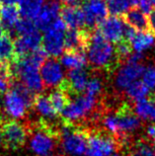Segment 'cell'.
<instances>
[{
	"label": "cell",
	"instance_id": "obj_1",
	"mask_svg": "<svg viewBox=\"0 0 155 156\" xmlns=\"http://www.w3.org/2000/svg\"><path fill=\"white\" fill-rule=\"evenodd\" d=\"M86 55L90 68L107 76L112 75L123 64L117 55L115 44L106 40L98 30L91 34L86 47Z\"/></svg>",
	"mask_w": 155,
	"mask_h": 156
},
{
	"label": "cell",
	"instance_id": "obj_2",
	"mask_svg": "<svg viewBox=\"0 0 155 156\" xmlns=\"http://www.w3.org/2000/svg\"><path fill=\"white\" fill-rule=\"evenodd\" d=\"M60 121L50 122L42 119L28 126L30 136V146L36 156H55L60 146L62 133Z\"/></svg>",
	"mask_w": 155,
	"mask_h": 156
},
{
	"label": "cell",
	"instance_id": "obj_3",
	"mask_svg": "<svg viewBox=\"0 0 155 156\" xmlns=\"http://www.w3.org/2000/svg\"><path fill=\"white\" fill-rule=\"evenodd\" d=\"M60 146L65 153L72 156H81L86 153L88 146L89 126L73 124L60 117Z\"/></svg>",
	"mask_w": 155,
	"mask_h": 156
},
{
	"label": "cell",
	"instance_id": "obj_4",
	"mask_svg": "<svg viewBox=\"0 0 155 156\" xmlns=\"http://www.w3.org/2000/svg\"><path fill=\"white\" fill-rule=\"evenodd\" d=\"M122 151V144L111 131L101 126H89L87 156H110Z\"/></svg>",
	"mask_w": 155,
	"mask_h": 156
},
{
	"label": "cell",
	"instance_id": "obj_5",
	"mask_svg": "<svg viewBox=\"0 0 155 156\" xmlns=\"http://www.w3.org/2000/svg\"><path fill=\"white\" fill-rule=\"evenodd\" d=\"M40 68L41 65L37 63L30 55L15 60L12 64L15 80L21 82L35 94H40L44 88L39 72Z\"/></svg>",
	"mask_w": 155,
	"mask_h": 156
},
{
	"label": "cell",
	"instance_id": "obj_6",
	"mask_svg": "<svg viewBox=\"0 0 155 156\" xmlns=\"http://www.w3.org/2000/svg\"><path fill=\"white\" fill-rule=\"evenodd\" d=\"M1 138L7 148L18 149L22 147L29 136L28 126L15 120H4L1 122Z\"/></svg>",
	"mask_w": 155,
	"mask_h": 156
},
{
	"label": "cell",
	"instance_id": "obj_7",
	"mask_svg": "<svg viewBox=\"0 0 155 156\" xmlns=\"http://www.w3.org/2000/svg\"><path fill=\"white\" fill-rule=\"evenodd\" d=\"M66 25L60 17L44 32L43 48L51 57H60L64 51V34Z\"/></svg>",
	"mask_w": 155,
	"mask_h": 156
},
{
	"label": "cell",
	"instance_id": "obj_8",
	"mask_svg": "<svg viewBox=\"0 0 155 156\" xmlns=\"http://www.w3.org/2000/svg\"><path fill=\"white\" fill-rule=\"evenodd\" d=\"M84 12L85 30L94 32L98 26L109 17V10L105 0H81Z\"/></svg>",
	"mask_w": 155,
	"mask_h": 156
},
{
	"label": "cell",
	"instance_id": "obj_9",
	"mask_svg": "<svg viewBox=\"0 0 155 156\" xmlns=\"http://www.w3.org/2000/svg\"><path fill=\"white\" fill-rule=\"evenodd\" d=\"M62 63L56 57L47 58L41 66V78L44 88L51 89L62 83L63 78Z\"/></svg>",
	"mask_w": 155,
	"mask_h": 156
},
{
	"label": "cell",
	"instance_id": "obj_10",
	"mask_svg": "<svg viewBox=\"0 0 155 156\" xmlns=\"http://www.w3.org/2000/svg\"><path fill=\"white\" fill-rule=\"evenodd\" d=\"M42 43H43V38L38 29L29 33V34L18 36L14 40L15 60L21 59L23 57L29 55L31 52L42 47L41 46Z\"/></svg>",
	"mask_w": 155,
	"mask_h": 156
},
{
	"label": "cell",
	"instance_id": "obj_11",
	"mask_svg": "<svg viewBox=\"0 0 155 156\" xmlns=\"http://www.w3.org/2000/svg\"><path fill=\"white\" fill-rule=\"evenodd\" d=\"M145 70L142 63H125L117 73L115 85L119 91H125L132 82L143 75Z\"/></svg>",
	"mask_w": 155,
	"mask_h": 156
},
{
	"label": "cell",
	"instance_id": "obj_12",
	"mask_svg": "<svg viewBox=\"0 0 155 156\" xmlns=\"http://www.w3.org/2000/svg\"><path fill=\"white\" fill-rule=\"evenodd\" d=\"M124 24L121 17L111 15L98 26L97 30L106 40L115 44L124 39Z\"/></svg>",
	"mask_w": 155,
	"mask_h": 156
},
{
	"label": "cell",
	"instance_id": "obj_13",
	"mask_svg": "<svg viewBox=\"0 0 155 156\" xmlns=\"http://www.w3.org/2000/svg\"><path fill=\"white\" fill-rule=\"evenodd\" d=\"M60 10H62V3L50 1L44 4L38 17L34 20L36 28L39 31L46 32L60 17Z\"/></svg>",
	"mask_w": 155,
	"mask_h": 156
},
{
	"label": "cell",
	"instance_id": "obj_14",
	"mask_svg": "<svg viewBox=\"0 0 155 156\" xmlns=\"http://www.w3.org/2000/svg\"><path fill=\"white\" fill-rule=\"evenodd\" d=\"M60 19L68 29H85L84 12L81 5L62 4Z\"/></svg>",
	"mask_w": 155,
	"mask_h": 156
},
{
	"label": "cell",
	"instance_id": "obj_15",
	"mask_svg": "<svg viewBox=\"0 0 155 156\" xmlns=\"http://www.w3.org/2000/svg\"><path fill=\"white\" fill-rule=\"evenodd\" d=\"M122 153L124 156H155L153 141L147 136L134 138Z\"/></svg>",
	"mask_w": 155,
	"mask_h": 156
},
{
	"label": "cell",
	"instance_id": "obj_16",
	"mask_svg": "<svg viewBox=\"0 0 155 156\" xmlns=\"http://www.w3.org/2000/svg\"><path fill=\"white\" fill-rule=\"evenodd\" d=\"M33 108L36 110L42 120L50 122H58L60 121V116L52 108L48 96L44 94H38L35 97Z\"/></svg>",
	"mask_w": 155,
	"mask_h": 156
},
{
	"label": "cell",
	"instance_id": "obj_17",
	"mask_svg": "<svg viewBox=\"0 0 155 156\" xmlns=\"http://www.w3.org/2000/svg\"><path fill=\"white\" fill-rule=\"evenodd\" d=\"M120 17L123 19V21L125 23H126L129 26H132V28L136 29V31L151 32L148 16L145 15L144 13H142L137 7H132L129 10H128L125 14L120 16Z\"/></svg>",
	"mask_w": 155,
	"mask_h": 156
},
{
	"label": "cell",
	"instance_id": "obj_18",
	"mask_svg": "<svg viewBox=\"0 0 155 156\" xmlns=\"http://www.w3.org/2000/svg\"><path fill=\"white\" fill-rule=\"evenodd\" d=\"M15 60V44L10 32L6 31L0 38V64L12 65Z\"/></svg>",
	"mask_w": 155,
	"mask_h": 156
},
{
	"label": "cell",
	"instance_id": "obj_19",
	"mask_svg": "<svg viewBox=\"0 0 155 156\" xmlns=\"http://www.w3.org/2000/svg\"><path fill=\"white\" fill-rule=\"evenodd\" d=\"M59 61L68 70L69 69H81L88 66L87 55L86 52L84 51H63L62 56L59 57Z\"/></svg>",
	"mask_w": 155,
	"mask_h": 156
},
{
	"label": "cell",
	"instance_id": "obj_20",
	"mask_svg": "<svg viewBox=\"0 0 155 156\" xmlns=\"http://www.w3.org/2000/svg\"><path fill=\"white\" fill-rule=\"evenodd\" d=\"M20 8L15 4H8L0 8V18L3 23L4 28H7V31L14 30V27L20 20Z\"/></svg>",
	"mask_w": 155,
	"mask_h": 156
},
{
	"label": "cell",
	"instance_id": "obj_21",
	"mask_svg": "<svg viewBox=\"0 0 155 156\" xmlns=\"http://www.w3.org/2000/svg\"><path fill=\"white\" fill-rule=\"evenodd\" d=\"M134 110L138 117L144 121L155 122V105L150 95L134 102Z\"/></svg>",
	"mask_w": 155,
	"mask_h": 156
},
{
	"label": "cell",
	"instance_id": "obj_22",
	"mask_svg": "<svg viewBox=\"0 0 155 156\" xmlns=\"http://www.w3.org/2000/svg\"><path fill=\"white\" fill-rule=\"evenodd\" d=\"M44 1L46 0H22L19 5L20 13L23 18L34 21L42 11Z\"/></svg>",
	"mask_w": 155,
	"mask_h": 156
},
{
	"label": "cell",
	"instance_id": "obj_23",
	"mask_svg": "<svg viewBox=\"0 0 155 156\" xmlns=\"http://www.w3.org/2000/svg\"><path fill=\"white\" fill-rule=\"evenodd\" d=\"M132 44L134 51L141 52L155 44V35L151 32H137Z\"/></svg>",
	"mask_w": 155,
	"mask_h": 156
},
{
	"label": "cell",
	"instance_id": "obj_24",
	"mask_svg": "<svg viewBox=\"0 0 155 156\" xmlns=\"http://www.w3.org/2000/svg\"><path fill=\"white\" fill-rule=\"evenodd\" d=\"M48 98H50L52 108L55 109V111L59 116L62 115V111L65 109V107L71 102V98L65 92H63L62 90H60L58 88L54 90V91L48 95Z\"/></svg>",
	"mask_w": 155,
	"mask_h": 156
},
{
	"label": "cell",
	"instance_id": "obj_25",
	"mask_svg": "<svg viewBox=\"0 0 155 156\" xmlns=\"http://www.w3.org/2000/svg\"><path fill=\"white\" fill-rule=\"evenodd\" d=\"M125 91L128 98L134 102L143 99V98H147L151 93L149 91V89L144 85L143 82L139 80L132 82Z\"/></svg>",
	"mask_w": 155,
	"mask_h": 156
},
{
	"label": "cell",
	"instance_id": "obj_26",
	"mask_svg": "<svg viewBox=\"0 0 155 156\" xmlns=\"http://www.w3.org/2000/svg\"><path fill=\"white\" fill-rule=\"evenodd\" d=\"M107 6L110 14L120 17L133 7V2L132 0H108Z\"/></svg>",
	"mask_w": 155,
	"mask_h": 156
},
{
	"label": "cell",
	"instance_id": "obj_27",
	"mask_svg": "<svg viewBox=\"0 0 155 156\" xmlns=\"http://www.w3.org/2000/svg\"><path fill=\"white\" fill-rule=\"evenodd\" d=\"M115 48H116L118 56H119L120 60L122 61V63L126 62L129 57L133 53L132 52L133 48H132V42H129V41L125 39L121 40L120 42L115 44Z\"/></svg>",
	"mask_w": 155,
	"mask_h": 156
},
{
	"label": "cell",
	"instance_id": "obj_28",
	"mask_svg": "<svg viewBox=\"0 0 155 156\" xmlns=\"http://www.w3.org/2000/svg\"><path fill=\"white\" fill-rule=\"evenodd\" d=\"M14 30L18 34V36H22V35L29 34V33L37 30V28L33 20L23 18V19H20L18 23L16 24V26L14 27Z\"/></svg>",
	"mask_w": 155,
	"mask_h": 156
},
{
	"label": "cell",
	"instance_id": "obj_29",
	"mask_svg": "<svg viewBox=\"0 0 155 156\" xmlns=\"http://www.w3.org/2000/svg\"><path fill=\"white\" fill-rule=\"evenodd\" d=\"M142 82L149 89L150 92H155V67L148 66L145 68L143 75H142Z\"/></svg>",
	"mask_w": 155,
	"mask_h": 156
},
{
	"label": "cell",
	"instance_id": "obj_30",
	"mask_svg": "<svg viewBox=\"0 0 155 156\" xmlns=\"http://www.w3.org/2000/svg\"><path fill=\"white\" fill-rule=\"evenodd\" d=\"M142 13L145 15H149L151 13V11L154 9V5L151 2V0H138V4L136 6Z\"/></svg>",
	"mask_w": 155,
	"mask_h": 156
},
{
	"label": "cell",
	"instance_id": "obj_31",
	"mask_svg": "<svg viewBox=\"0 0 155 156\" xmlns=\"http://www.w3.org/2000/svg\"><path fill=\"white\" fill-rule=\"evenodd\" d=\"M146 136L149 137L153 141V146H154V153H155V122L150 125L147 129H146Z\"/></svg>",
	"mask_w": 155,
	"mask_h": 156
},
{
	"label": "cell",
	"instance_id": "obj_32",
	"mask_svg": "<svg viewBox=\"0 0 155 156\" xmlns=\"http://www.w3.org/2000/svg\"><path fill=\"white\" fill-rule=\"evenodd\" d=\"M148 20H149V25H150V29H151V32L155 35V7L151 11V13L148 15Z\"/></svg>",
	"mask_w": 155,
	"mask_h": 156
},
{
	"label": "cell",
	"instance_id": "obj_33",
	"mask_svg": "<svg viewBox=\"0 0 155 156\" xmlns=\"http://www.w3.org/2000/svg\"><path fill=\"white\" fill-rule=\"evenodd\" d=\"M62 4L66 5H81V0H60Z\"/></svg>",
	"mask_w": 155,
	"mask_h": 156
},
{
	"label": "cell",
	"instance_id": "obj_34",
	"mask_svg": "<svg viewBox=\"0 0 155 156\" xmlns=\"http://www.w3.org/2000/svg\"><path fill=\"white\" fill-rule=\"evenodd\" d=\"M7 30L6 29H4V26H3V23L1 21V18H0V38L4 35V33H5Z\"/></svg>",
	"mask_w": 155,
	"mask_h": 156
},
{
	"label": "cell",
	"instance_id": "obj_35",
	"mask_svg": "<svg viewBox=\"0 0 155 156\" xmlns=\"http://www.w3.org/2000/svg\"><path fill=\"white\" fill-rule=\"evenodd\" d=\"M22 0H8V4H15V5H17V4H20Z\"/></svg>",
	"mask_w": 155,
	"mask_h": 156
},
{
	"label": "cell",
	"instance_id": "obj_36",
	"mask_svg": "<svg viewBox=\"0 0 155 156\" xmlns=\"http://www.w3.org/2000/svg\"><path fill=\"white\" fill-rule=\"evenodd\" d=\"M2 121V118H0V122ZM2 142V138H1V128H0V143Z\"/></svg>",
	"mask_w": 155,
	"mask_h": 156
},
{
	"label": "cell",
	"instance_id": "obj_37",
	"mask_svg": "<svg viewBox=\"0 0 155 156\" xmlns=\"http://www.w3.org/2000/svg\"><path fill=\"white\" fill-rule=\"evenodd\" d=\"M58 156H66V155H64V154H59Z\"/></svg>",
	"mask_w": 155,
	"mask_h": 156
}]
</instances>
